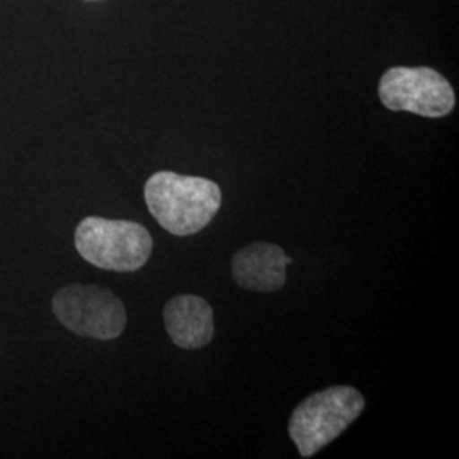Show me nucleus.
I'll use <instances>...</instances> for the list:
<instances>
[{"label": "nucleus", "instance_id": "f257e3e1", "mask_svg": "<svg viewBox=\"0 0 459 459\" xmlns=\"http://www.w3.org/2000/svg\"><path fill=\"white\" fill-rule=\"evenodd\" d=\"M221 199L220 186L204 178L160 170L145 184L150 213L176 237L195 235L206 229L221 208Z\"/></svg>", "mask_w": 459, "mask_h": 459}, {"label": "nucleus", "instance_id": "f03ea898", "mask_svg": "<svg viewBox=\"0 0 459 459\" xmlns=\"http://www.w3.org/2000/svg\"><path fill=\"white\" fill-rule=\"evenodd\" d=\"M366 400L352 386H330L305 398L290 419V436L301 458H312L335 441L364 411Z\"/></svg>", "mask_w": 459, "mask_h": 459}, {"label": "nucleus", "instance_id": "7ed1b4c3", "mask_svg": "<svg viewBox=\"0 0 459 459\" xmlns=\"http://www.w3.org/2000/svg\"><path fill=\"white\" fill-rule=\"evenodd\" d=\"M75 247L82 259L99 269L133 273L148 263L153 242L140 223L89 216L75 230Z\"/></svg>", "mask_w": 459, "mask_h": 459}, {"label": "nucleus", "instance_id": "20e7f679", "mask_svg": "<svg viewBox=\"0 0 459 459\" xmlns=\"http://www.w3.org/2000/svg\"><path fill=\"white\" fill-rule=\"evenodd\" d=\"M51 308L70 332L98 341L119 337L128 322L123 301L99 286L68 284L53 296Z\"/></svg>", "mask_w": 459, "mask_h": 459}, {"label": "nucleus", "instance_id": "39448f33", "mask_svg": "<svg viewBox=\"0 0 459 459\" xmlns=\"http://www.w3.org/2000/svg\"><path fill=\"white\" fill-rule=\"evenodd\" d=\"M379 99L390 111H409L424 117H444L456 96L439 72L427 66H394L379 81Z\"/></svg>", "mask_w": 459, "mask_h": 459}, {"label": "nucleus", "instance_id": "423d86ee", "mask_svg": "<svg viewBox=\"0 0 459 459\" xmlns=\"http://www.w3.org/2000/svg\"><path fill=\"white\" fill-rule=\"evenodd\" d=\"M291 259L274 244H252L233 255L231 274L248 291L273 293L286 284V267Z\"/></svg>", "mask_w": 459, "mask_h": 459}, {"label": "nucleus", "instance_id": "0eeeda50", "mask_svg": "<svg viewBox=\"0 0 459 459\" xmlns=\"http://www.w3.org/2000/svg\"><path fill=\"white\" fill-rule=\"evenodd\" d=\"M167 333L181 349H201L213 339V308L196 295H181L167 301L164 308Z\"/></svg>", "mask_w": 459, "mask_h": 459}]
</instances>
